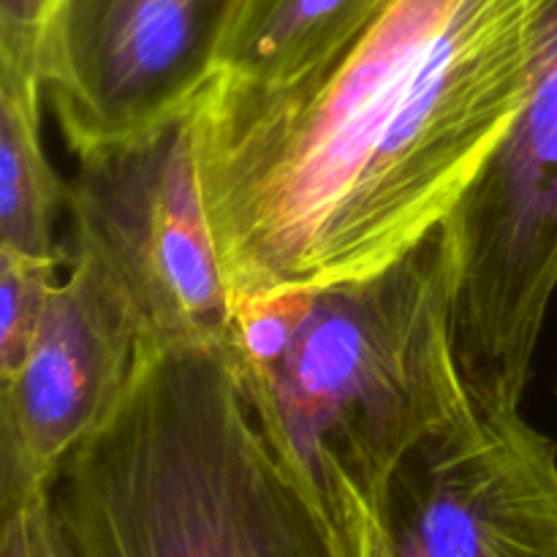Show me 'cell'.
I'll list each match as a JSON object with an SVG mask.
<instances>
[{"label": "cell", "mask_w": 557, "mask_h": 557, "mask_svg": "<svg viewBox=\"0 0 557 557\" xmlns=\"http://www.w3.org/2000/svg\"><path fill=\"white\" fill-rule=\"evenodd\" d=\"M237 0H58L38 52L74 156L190 112L218 76Z\"/></svg>", "instance_id": "6"}, {"label": "cell", "mask_w": 557, "mask_h": 557, "mask_svg": "<svg viewBox=\"0 0 557 557\" xmlns=\"http://www.w3.org/2000/svg\"><path fill=\"white\" fill-rule=\"evenodd\" d=\"M392 557H557V444L476 403L422 441L375 509Z\"/></svg>", "instance_id": "7"}, {"label": "cell", "mask_w": 557, "mask_h": 557, "mask_svg": "<svg viewBox=\"0 0 557 557\" xmlns=\"http://www.w3.org/2000/svg\"><path fill=\"white\" fill-rule=\"evenodd\" d=\"M52 511L76 557H346L228 341L139 351Z\"/></svg>", "instance_id": "2"}, {"label": "cell", "mask_w": 557, "mask_h": 557, "mask_svg": "<svg viewBox=\"0 0 557 557\" xmlns=\"http://www.w3.org/2000/svg\"><path fill=\"white\" fill-rule=\"evenodd\" d=\"M248 379L343 542L351 511L379 509L395 468L473 403L451 335L446 228L373 275L315 288L286 354Z\"/></svg>", "instance_id": "3"}, {"label": "cell", "mask_w": 557, "mask_h": 557, "mask_svg": "<svg viewBox=\"0 0 557 557\" xmlns=\"http://www.w3.org/2000/svg\"><path fill=\"white\" fill-rule=\"evenodd\" d=\"M384 0H237L218 76L281 85L313 69L354 36Z\"/></svg>", "instance_id": "9"}, {"label": "cell", "mask_w": 557, "mask_h": 557, "mask_svg": "<svg viewBox=\"0 0 557 557\" xmlns=\"http://www.w3.org/2000/svg\"><path fill=\"white\" fill-rule=\"evenodd\" d=\"M451 335L482 408H520L557 294V0L539 3L520 114L444 223Z\"/></svg>", "instance_id": "4"}, {"label": "cell", "mask_w": 557, "mask_h": 557, "mask_svg": "<svg viewBox=\"0 0 557 557\" xmlns=\"http://www.w3.org/2000/svg\"><path fill=\"white\" fill-rule=\"evenodd\" d=\"M194 109L82 152L69 180L71 264L120 299L139 351L232 335L234 294L201 194Z\"/></svg>", "instance_id": "5"}, {"label": "cell", "mask_w": 557, "mask_h": 557, "mask_svg": "<svg viewBox=\"0 0 557 557\" xmlns=\"http://www.w3.org/2000/svg\"><path fill=\"white\" fill-rule=\"evenodd\" d=\"M139 337L87 267L54 286L25 362L0 381V520L49 498L71 451L123 397Z\"/></svg>", "instance_id": "8"}, {"label": "cell", "mask_w": 557, "mask_h": 557, "mask_svg": "<svg viewBox=\"0 0 557 557\" xmlns=\"http://www.w3.org/2000/svg\"><path fill=\"white\" fill-rule=\"evenodd\" d=\"M0 557H38L33 504L0 520Z\"/></svg>", "instance_id": "15"}, {"label": "cell", "mask_w": 557, "mask_h": 557, "mask_svg": "<svg viewBox=\"0 0 557 557\" xmlns=\"http://www.w3.org/2000/svg\"><path fill=\"white\" fill-rule=\"evenodd\" d=\"M315 288H275L264 294L234 297L232 343L248 373H264L297 337L313 305Z\"/></svg>", "instance_id": "12"}, {"label": "cell", "mask_w": 557, "mask_h": 557, "mask_svg": "<svg viewBox=\"0 0 557 557\" xmlns=\"http://www.w3.org/2000/svg\"><path fill=\"white\" fill-rule=\"evenodd\" d=\"M542 0H384L281 85L215 76L196 161L234 297L373 275L449 221L520 114Z\"/></svg>", "instance_id": "1"}, {"label": "cell", "mask_w": 557, "mask_h": 557, "mask_svg": "<svg viewBox=\"0 0 557 557\" xmlns=\"http://www.w3.org/2000/svg\"><path fill=\"white\" fill-rule=\"evenodd\" d=\"M63 259H36L0 248V381L11 379L25 362L49 297L58 286Z\"/></svg>", "instance_id": "11"}, {"label": "cell", "mask_w": 557, "mask_h": 557, "mask_svg": "<svg viewBox=\"0 0 557 557\" xmlns=\"http://www.w3.org/2000/svg\"><path fill=\"white\" fill-rule=\"evenodd\" d=\"M33 528H36L38 557H76L52 511V495L33 504Z\"/></svg>", "instance_id": "16"}, {"label": "cell", "mask_w": 557, "mask_h": 557, "mask_svg": "<svg viewBox=\"0 0 557 557\" xmlns=\"http://www.w3.org/2000/svg\"><path fill=\"white\" fill-rule=\"evenodd\" d=\"M58 0H0V71L38 79V52ZM41 82V79H38Z\"/></svg>", "instance_id": "13"}, {"label": "cell", "mask_w": 557, "mask_h": 557, "mask_svg": "<svg viewBox=\"0 0 557 557\" xmlns=\"http://www.w3.org/2000/svg\"><path fill=\"white\" fill-rule=\"evenodd\" d=\"M343 555L346 557H392L384 531H381L379 515L370 506L359 504L348 517L346 533H343Z\"/></svg>", "instance_id": "14"}, {"label": "cell", "mask_w": 557, "mask_h": 557, "mask_svg": "<svg viewBox=\"0 0 557 557\" xmlns=\"http://www.w3.org/2000/svg\"><path fill=\"white\" fill-rule=\"evenodd\" d=\"M41 114V82L0 71V248L71 264L69 245L54 237L69 183L44 150Z\"/></svg>", "instance_id": "10"}]
</instances>
